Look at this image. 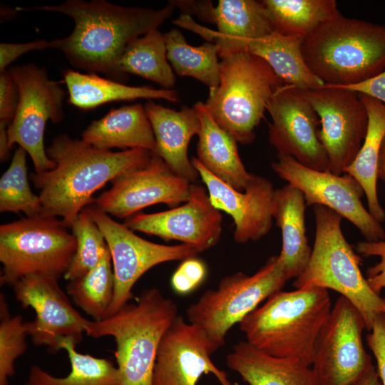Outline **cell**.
Returning <instances> with one entry per match:
<instances>
[{
  "instance_id": "cell-1",
  "label": "cell",
  "mask_w": 385,
  "mask_h": 385,
  "mask_svg": "<svg viewBox=\"0 0 385 385\" xmlns=\"http://www.w3.org/2000/svg\"><path fill=\"white\" fill-rule=\"evenodd\" d=\"M174 5L154 9L113 4L106 0H67L60 4L16 8L18 11L58 12L73 19L74 29L67 36L50 41L76 68L101 73L122 81L119 60L128 44L156 29L173 14Z\"/></svg>"
},
{
  "instance_id": "cell-2",
  "label": "cell",
  "mask_w": 385,
  "mask_h": 385,
  "mask_svg": "<svg viewBox=\"0 0 385 385\" xmlns=\"http://www.w3.org/2000/svg\"><path fill=\"white\" fill-rule=\"evenodd\" d=\"M46 153L54 168L29 178L39 190L41 213L61 217L70 228L93 202L97 190L120 175L145 166L153 154L143 149H100L66 133L53 139Z\"/></svg>"
},
{
  "instance_id": "cell-3",
  "label": "cell",
  "mask_w": 385,
  "mask_h": 385,
  "mask_svg": "<svg viewBox=\"0 0 385 385\" xmlns=\"http://www.w3.org/2000/svg\"><path fill=\"white\" fill-rule=\"evenodd\" d=\"M332 307L327 289H281L246 316L240 329L246 341L257 349L312 366L317 336Z\"/></svg>"
},
{
  "instance_id": "cell-4",
  "label": "cell",
  "mask_w": 385,
  "mask_h": 385,
  "mask_svg": "<svg viewBox=\"0 0 385 385\" xmlns=\"http://www.w3.org/2000/svg\"><path fill=\"white\" fill-rule=\"evenodd\" d=\"M178 316L176 303L152 287L114 314L101 321L88 320L85 333L93 338H114L120 385H153L159 346Z\"/></svg>"
},
{
  "instance_id": "cell-5",
  "label": "cell",
  "mask_w": 385,
  "mask_h": 385,
  "mask_svg": "<svg viewBox=\"0 0 385 385\" xmlns=\"http://www.w3.org/2000/svg\"><path fill=\"white\" fill-rule=\"evenodd\" d=\"M302 51L324 84H356L385 71V25L340 13L305 37Z\"/></svg>"
},
{
  "instance_id": "cell-6",
  "label": "cell",
  "mask_w": 385,
  "mask_h": 385,
  "mask_svg": "<svg viewBox=\"0 0 385 385\" xmlns=\"http://www.w3.org/2000/svg\"><path fill=\"white\" fill-rule=\"evenodd\" d=\"M315 238L309 262L295 279V289H332L349 300L370 331L375 318L385 315V299L369 285L360 270L361 258L346 240L342 217L326 207L314 205Z\"/></svg>"
},
{
  "instance_id": "cell-7",
  "label": "cell",
  "mask_w": 385,
  "mask_h": 385,
  "mask_svg": "<svg viewBox=\"0 0 385 385\" xmlns=\"http://www.w3.org/2000/svg\"><path fill=\"white\" fill-rule=\"evenodd\" d=\"M220 81L205 103L217 123L237 143H252L269 100L284 83L262 58L247 51L220 58Z\"/></svg>"
},
{
  "instance_id": "cell-8",
  "label": "cell",
  "mask_w": 385,
  "mask_h": 385,
  "mask_svg": "<svg viewBox=\"0 0 385 385\" xmlns=\"http://www.w3.org/2000/svg\"><path fill=\"white\" fill-rule=\"evenodd\" d=\"M69 228L62 219L41 213L1 225V284L12 287L33 274L63 277L76 250Z\"/></svg>"
},
{
  "instance_id": "cell-9",
  "label": "cell",
  "mask_w": 385,
  "mask_h": 385,
  "mask_svg": "<svg viewBox=\"0 0 385 385\" xmlns=\"http://www.w3.org/2000/svg\"><path fill=\"white\" fill-rule=\"evenodd\" d=\"M289 280L278 260L270 257L255 274L238 272L224 277L217 288L206 290L188 306L189 322L200 327L217 351L230 329Z\"/></svg>"
},
{
  "instance_id": "cell-10",
  "label": "cell",
  "mask_w": 385,
  "mask_h": 385,
  "mask_svg": "<svg viewBox=\"0 0 385 385\" xmlns=\"http://www.w3.org/2000/svg\"><path fill=\"white\" fill-rule=\"evenodd\" d=\"M19 91L14 117L7 128L10 150L17 144L32 160L35 173L54 168L44 146L46 123H59L63 118L65 92L60 84L49 78L46 69L34 63L11 67Z\"/></svg>"
},
{
  "instance_id": "cell-11",
  "label": "cell",
  "mask_w": 385,
  "mask_h": 385,
  "mask_svg": "<svg viewBox=\"0 0 385 385\" xmlns=\"http://www.w3.org/2000/svg\"><path fill=\"white\" fill-rule=\"evenodd\" d=\"M83 210L101 230L111 256L115 287L107 317L133 298V286L149 270L161 263L196 257L199 253L189 245H166L143 239L93 204Z\"/></svg>"
},
{
  "instance_id": "cell-12",
  "label": "cell",
  "mask_w": 385,
  "mask_h": 385,
  "mask_svg": "<svg viewBox=\"0 0 385 385\" xmlns=\"http://www.w3.org/2000/svg\"><path fill=\"white\" fill-rule=\"evenodd\" d=\"M364 319L339 296L315 342L312 369L319 385H352L373 364L362 341Z\"/></svg>"
},
{
  "instance_id": "cell-13",
  "label": "cell",
  "mask_w": 385,
  "mask_h": 385,
  "mask_svg": "<svg viewBox=\"0 0 385 385\" xmlns=\"http://www.w3.org/2000/svg\"><path fill=\"white\" fill-rule=\"evenodd\" d=\"M272 170L304 194L307 206L322 205L351 222L366 241L385 240V230L363 205L364 191L351 175L309 168L289 155L278 154Z\"/></svg>"
},
{
  "instance_id": "cell-14",
  "label": "cell",
  "mask_w": 385,
  "mask_h": 385,
  "mask_svg": "<svg viewBox=\"0 0 385 385\" xmlns=\"http://www.w3.org/2000/svg\"><path fill=\"white\" fill-rule=\"evenodd\" d=\"M302 91L319 118L318 137L328 156L329 172L342 175L366 137V108L358 93L335 86Z\"/></svg>"
},
{
  "instance_id": "cell-15",
  "label": "cell",
  "mask_w": 385,
  "mask_h": 385,
  "mask_svg": "<svg viewBox=\"0 0 385 385\" xmlns=\"http://www.w3.org/2000/svg\"><path fill=\"white\" fill-rule=\"evenodd\" d=\"M268 140L278 154L289 155L309 168L329 171V159L318 137L319 118L301 88L282 84L268 101Z\"/></svg>"
},
{
  "instance_id": "cell-16",
  "label": "cell",
  "mask_w": 385,
  "mask_h": 385,
  "mask_svg": "<svg viewBox=\"0 0 385 385\" xmlns=\"http://www.w3.org/2000/svg\"><path fill=\"white\" fill-rule=\"evenodd\" d=\"M58 279L33 274L23 277L12 286L21 307H31L35 312V319L26 322L33 344L46 346L52 354L61 349V344L66 339L80 343L88 322L72 305Z\"/></svg>"
},
{
  "instance_id": "cell-17",
  "label": "cell",
  "mask_w": 385,
  "mask_h": 385,
  "mask_svg": "<svg viewBox=\"0 0 385 385\" xmlns=\"http://www.w3.org/2000/svg\"><path fill=\"white\" fill-rule=\"evenodd\" d=\"M111 183V187L91 204L111 217L125 219L150 205L165 204L173 208L185 202L192 184L154 153L147 165L123 173Z\"/></svg>"
},
{
  "instance_id": "cell-18",
  "label": "cell",
  "mask_w": 385,
  "mask_h": 385,
  "mask_svg": "<svg viewBox=\"0 0 385 385\" xmlns=\"http://www.w3.org/2000/svg\"><path fill=\"white\" fill-rule=\"evenodd\" d=\"M222 215L215 208L205 187L192 183L189 199L180 206L155 213H137L124 225L133 231L178 240L199 253L214 247L222 233Z\"/></svg>"
},
{
  "instance_id": "cell-19",
  "label": "cell",
  "mask_w": 385,
  "mask_h": 385,
  "mask_svg": "<svg viewBox=\"0 0 385 385\" xmlns=\"http://www.w3.org/2000/svg\"><path fill=\"white\" fill-rule=\"evenodd\" d=\"M216 350L203 330L178 316L159 346L153 385H197L203 374H212L220 385H237L212 361Z\"/></svg>"
},
{
  "instance_id": "cell-20",
  "label": "cell",
  "mask_w": 385,
  "mask_h": 385,
  "mask_svg": "<svg viewBox=\"0 0 385 385\" xmlns=\"http://www.w3.org/2000/svg\"><path fill=\"white\" fill-rule=\"evenodd\" d=\"M191 162L212 205L232 217L237 243L256 241L269 232L274 219L275 189L268 179L252 174L245 189L239 191L213 175L197 158H192Z\"/></svg>"
},
{
  "instance_id": "cell-21",
  "label": "cell",
  "mask_w": 385,
  "mask_h": 385,
  "mask_svg": "<svg viewBox=\"0 0 385 385\" xmlns=\"http://www.w3.org/2000/svg\"><path fill=\"white\" fill-rule=\"evenodd\" d=\"M179 25L197 34L207 41L215 43L219 58L232 52L247 51L265 60L284 84L303 90L324 85L304 61L302 37L284 36L274 31L257 39L232 38L197 24L190 16L182 17Z\"/></svg>"
},
{
  "instance_id": "cell-22",
  "label": "cell",
  "mask_w": 385,
  "mask_h": 385,
  "mask_svg": "<svg viewBox=\"0 0 385 385\" xmlns=\"http://www.w3.org/2000/svg\"><path fill=\"white\" fill-rule=\"evenodd\" d=\"M145 108L155 139L154 154L160 157L178 175L195 183L198 172L188 155L191 138L199 134L200 121L194 107L180 111L165 108L149 100Z\"/></svg>"
},
{
  "instance_id": "cell-23",
  "label": "cell",
  "mask_w": 385,
  "mask_h": 385,
  "mask_svg": "<svg viewBox=\"0 0 385 385\" xmlns=\"http://www.w3.org/2000/svg\"><path fill=\"white\" fill-rule=\"evenodd\" d=\"M226 364L249 385H319L311 366L297 359L269 355L247 341L233 346Z\"/></svg>"
},
{
  "instance_id": "cell-24",
  "label": "cell",
  "mask_w": 385,
  "mask_h": 385,
  "mask_svg": "<svg viewBox=\"0 0 385 385\" xmlns=\"http://www.w3.org/2000/svg\"><path fill=\"white\" fill-rule=\"evenodd\" d=\"M193 107L200 121L197 160L216 178L232 188L243 191L252 174L247 171L241 160L237 142L217 123L205 103L198 101Z\"/></svg>"
},
{
  "instance_id": "cell-25",
  "label": "cell",
  "mask_w": 385,
  "mask_h": 385,
  "mask_svg": "<svg viewBox=\"0 0 385 385\" xmlns=\"http://www.w3.org/2000/svg\"><path fill=\"white\" fill-rule=\"evenodd\" d=\"M306 201L303 192L291 184L275 189L273 217L282 232L278 256L288 279L297 278L312 254L306 235Z\"/></svg>"
},
{
  "instance_id": "cell-26",
  "label": "cell",
  "mask_w": 385,
  "mask_h": 385,
  "mask_svg": "<svg viewBox=\"0 0 385 385\" xmlns=\"http://www.w3.org/2000/svg\"><path fill=\"white\" fill-rule=\"evenodd\" d=\"M100 149H143L155 151V139L145 106L141 103L113 109L93 121L82 138Z\"/></svg>"
},
{
  "instance_id": "cell-27",
  "label": "cell",
  "mask_w": 385,
  "mask_h": 385,
  "mask_svg": "<svg viewBox=\"0 0 385 385\" xmlns=\"http://www.w3.org/2000/svg\"><path fill=\"white\" fill-rule=\"evenodd\" d=\"M63 81L68 91V103L84 110L110 102L138 98L164 99L173 103L179 101L178 94L173 89L130 86L94 73H82L67 70L63 72Z\"/></svg>"
},
{
  "instance_id": "cell-28",
  "label": "cell",
  "mask_w": 385,
  "mask_h": 385,
  "mask_svg": "<svg viewBox=\"0 0 385 385\" xmlns=\"http://www.w3.org/2000/svg\"><path fill=\"white\" fill-rule=\"evenodd\" d=\"M368 113V128L363 144L344 173L354 178L362 187L368 210L380 223L385 220V211L377 194V169L381 147L385 137V104L370 96L359 94Z\"/></svg>"
},
{
  "instance_id": "cell-29",
  "label": "cell",
  "mask_w": 385,
  "mask_h": 385,
  "mask_svg": "<svg viewBox=\"0 0 385 385\" xmlns=\"http://www.w3.org/2000/svg\"><path fill=\"white\" fill-rule=\"evenodd\" d=\"M118 70L123 74L132 73L152 81L163 89L171 90L175 77L167 58L164 34L158 29L136 38L123 51Z\"/></svg>"
},
{
  "instance_id": "cell-30",
  "label": "cell",
  "mask_w": 385,
  "mask_h": 385,
  "mask_svg": "<svg viewBox=\"0 0 385 385\" xmlns=\"http://www.w3.org/2000/svg\"><path fill=\"white\" fill-rule=\"evenodd\" d=\"M77 344L65 339L61 349L66 351L71 371L65 377H56L38 366H32L25 385H120L117 366L113 361L90 354H81Z\"/></svg>"
},
{
  "instance_id": "cell-31",
  "label": "cell",
  "mask_w": 385,
  "mask_h": 385,
  "mask_svg": "<svg viewBox=\"0 0 385 385\" xmlns=\"http://www.w3.org/2000/svg\"><path fill=\"white\" fill-rule=\"evenodd\" d=\"M274 31L304 38L340 14L334 0H262Z\"/></svg>"
},
{
  "instance_id": "cell-32",
  "label": "cell",
  "mask_w": 385,
  "mask_h": 385,
  "mask_svg": "<svg viewBox=\"0 0 385 385\" xmlns=\"http://www.w3.org/2000/svg\"><path fill=\"white\" fill-rule=\"evenodd\" d=\"M167 58L175 73L198 80L209 88L216 89L220 81L217 46L206 41L200 46L188 43L183 33L173 29L164 34Z\"/></svg>"
},
{
  "instance_id": "cell-33",
  "label": "cell",
  "mask_w": 385,
  "mask_h": 385,
  "mask_svg": "<svg viewBox=\"0 0 385 385\" xmlns=\"http://www.w3.org/2000/svg\"><path fill=\"white\" fill-rule=\"evenodd\" d=\"M211 23L220 34L237 39H257L274 31L262 1L219 0Z\"/></svg>"
},
{
  "instance_id": "cell-34",
  "label": "cell",
  "mask_w": 385,
  "mask_h": 385,
  "mask_svg": "<svg viewBox=\"0 0 385 385\" xmlns=\"http://www.w3.org/2000/svg\"><path fill=\"white\" fill-rule=\"evenodd\" d=\"M108 250L101 262L80 277L68 281L66 292L72 302L93 321L108 317L114 295V274Z\"/></svg>"
},
{
  "instance_id": "cell-35",
  "label": "cell",
  "mask_w": 385,
  "mask_h": 385,
  "mask_svg": "<svg viewBox=\"0 0 385 385\" xmlns=\"http://www.w3.org/2000/svg\"><path fill=\"white\" fill-rule=\"evenodd\" d=\"M26 150L19 146L11 163L0 179V212H23L26 217L41 213L38 195L31 189L26 166Z\"/></svg>"
},
{
  "instance_id": "cell-36",
  "label": "cell",
  "mask_w": 385,
  "mask_h": 385,
  "mask_svg": "<svg viewBox=\"0 0 385 385\" xmlns=\"http://www.w3.org/2000/svg\"><path fill=\"white\" fill-rule=\"evenodd\" d=\"M71 229L76 237V250L63 275L68 281L80 277L94 268L109 250L101 230L83 210Z\"/></svg>"
},
{
  "instance_id": "cell-37",
  "label": "cell",
  "mask_w": 385,
  "mask_h": 385,
  "mask_svg": "<svg viewBox=\"0 0 385 385\" xmlns=\"http://www.w3.org/2000/svg\"><path fill=\"white\" fill-rule=\"evenodd\" d=\"M29 336L21 315L11 316L5 296H0V385H9L15 374L14 364L27 348Z\"/></svg>"
},
{
  "instance_id": "cell-38",
  "label": "cell",
  "mask_w": 385,
  "mask_h": 385,
  "mask_svg": "<svg viewBox=\"0 0 385 385\" xmlns=\"http://www.w3.org/2000/svg\"><path fill=\"white\" fill-rule=\"evenodd\" d=\"M207 272V267L201 260L196 257L185 259L173 272L171 287L179 295H188L202 284Z\"/></svg>"
},
{
  "instance_id": "cell-39",
  "label": "cell",
  "mask_w": 385,
  "mask_h": 385,
  "mask_svg": "<svg viewBox=\"0 0 385 385\" xmlns=\"http://www.w3.org/2000/svg\"><path fill=\"white\" fill-rule=\"evenodd\" d=\"M359 255L368 257H378L379 260L366 270V281L370 287L380 294L385 289V240L376 242L361 241L356 245Z\"/></svg>"
},
{
  "instance_id": "cell-40",
  "label": "cell",
  "mask_w": 385,
  "mask_h": 385,
  "mask_svg": "<svg viewBox=\"0 0 385 385\" xmlns=\"http://www.w3.org/2000/svg\"><path fill=\"white\" fill-rule=\"evenodd\" d=\"M19 91L9 69L0 71V124L9 126L18 105Z\"/></svg>"
},
{
  "instance_id": "cell-41",
  "label": "cell",
  "mask_w": 385,
  "mask_h": 385,
  "mask_svg": "<svg viewBox=\"0 0 385 385\" xmlns=\"http://www.w3.org/2000/svg\"><path fill=\"white\" fill-rule=\"evenodd\" d=\"M366 335L367 344L376 361V370L382 385H385V315L377 316Z\"/></svg>"
},
{
  "instance_id": "cell-42",
  "label": "cell",
  "mask_w": 385,
  "mask_h": 385,
  "mask_svg": "<svg viewBox=\"0 0 385 385\" xmlns=\"http://www.w3.org/2000/svg\"><path fill=\"white\" fill-rule=\"evenodd\" d=\"M51 48L50 41L37 40L26 43H0V71L7 67L19 57L26 53L36 50Z\"/></svg>"
},
{
  "instance_id": "cell-43",
  "label": "cell",
  "mask_w": 385,
  "mask_h": 385,
  "mask_svg": "<svg viewBox=\"0 0 385 385\" xmlns=\"http://www.w3.org/2000/svg\"><path fill=\"white\" fill-rule=\"evenodd\" d=\"M335 86L370 96L385 104V71L370 79L356 84Z\"/></svg>"
},
{
  "instance_id": "cell-44",
  "label": "cell",
  "mask_w": 385,
  "mask_h": 385,
  "mask_svg": "<svg viewBox=\"0 0 385 385\" xmlns=\"http://www.w3.org/2000/svg\"><path fill=\"white\" fill-rule=\"evenodd\" d=\"M183 11L182 14H195L202 21L211 23L212 14L215 6L210 1H170Z\"/></svg>"
},
{
  "instance_id": "cell-45",
  "label": "cell",
  "mask_w": 385,
  "mask_h": 385,
  "mask_svg": "<svg viewBox=\"0 0 385 385\" xmlns=\"http://www.w3.org/2000/svg\"><path fill=\"white\" fill-rule=\"evenodd\" d=\"M352 385H382L376 366L372 364Z\"/></svg>"
},
{
  "instance_id": "cell-46",
  "label": "cell",
  "mask_w": 385,
  "mask_h": 385,
  "mask_svg": "<svg viewBox=\"0 0 385 385\" xmlns=\"http://www.w3.org/2000/svg\"><path fill=\"white\" fill-rule=\"evenodd\" d=\"M377 176L385 183V137L383 140L382 145L380 150Z\"/></svg>"
}]
</instances>
